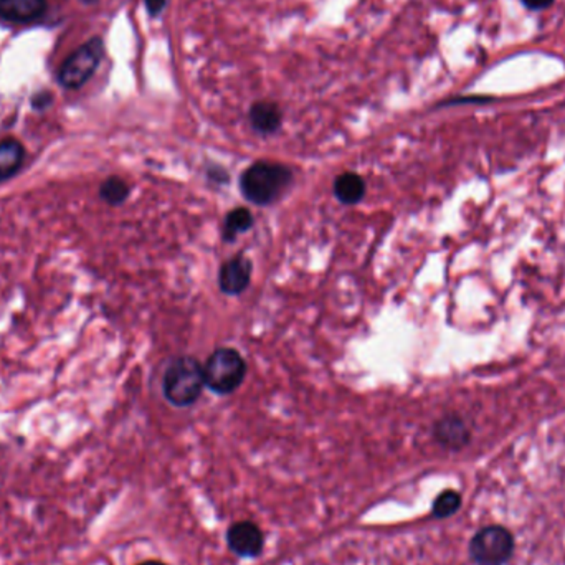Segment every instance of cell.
Wrapping results in <instances>:
<instances>
[{"label":"cell","instance_id":"6da1fadb","mask_svg":"<svg viewBox=\"0 0 565 565\" xmlns=\"http://www.w3.org/2000/svg\"><path fill=\"white\" fill-rule=\"evenodd\" d=\"M293 174L286 165L277 163H255L240 179V188L247 201L256 205H270L281 197Z\"/></svg>","mask_w":565,"mask_h":565},{"label":"cell","instance_id":"7a4b0ae2","mask_svg":"<svg viewBox=\"0 0 565 565\" xmlns=\"http://www.w3.org/2000/svg\"><path fill=\"white\" fill-rule=\"evenodd\" d=\"M205 386L203 367L192 357H180L164 374V397L176 407L197 402Z\"/></svg>","mask_w":565,"mask_h":565},{"label":"cell","instance_id":"3957f363","mask_svg":"<svg viewBox=\"0 0 565 565\" xmlns=\"http://www.w3.org/2000/svg\"><path fill=\"white\" fill-rule=\"evenodd\" d=\"M245 374L247 363L239 352L228 347L217 349L203 367L205 386L220 395H226L239 389Z\"/></svg>","mask_w":565,"mask_h":565},{"label":"cell","instance_id":"277c9868","mask_svg":"<svg viewBox=\"0 0 565 565\" xmlns=\"http://www.w3.org/2000/svg\"><path fill=\"white\" fill-rule=\"evenodd\" d=\"M515 551L513 534L501 526H488L470 542V555L477 565L506 564Z\"/></svg>","mask_w":565,"mask_h":565},{"label":"cell","instance_id":"5b68a950","mask_svg":"<svg viewBox=\"0 0 565 565\" xmlns=\"http://www.w3.org/2000/svg\"><path fill=\"white\" fill-rule=\"evenodd\" d=\"M103 55H104L103 40L98 37L91 38L65 60L58 76L60 83L65 88L70 89L83 87L96 72Z\"/></svg>","mask_w":565,"mask_h":565},{"label":"cell","instance_id":"8992f818","mask_svg":"<svg viewBox=\"0 0 565 565\" xmlns=\"http://www.w3.org/2000/svg\"><path fill=\"white\" fill-rule=\"evenodd\" d=\"M228 549L239 557H256L264 547V536L262 529L251 521H240L232 524L226 531Z\"/></svg>","mask_w":565,"mask_h":565},{"label":"cell","instance_id":"52a82bcc","mask_svg":"<svg viewBox=\"0 0 565 565\" xmlns=\"http://www.w3.org/2000/svg\"><path fill=\"white\" fill-rule=\"evenodd\" d=\"M251 279V263L248 258L245 256H237L233 260H228L222 268H220V275H218V285L220 289L230 294V296H237L240 293H243L248 288Z\"/></svg>","mask_w":565,"mask_h":565},{"label":"cell","instance_id":"ba28073f","mask_svg":"<svg viewBox=\"0 0 565 565\" xmlns=\"http://www.w3.org/2000/svg\"><path fill=\"white\" fill-rule=\"evenodd\" d=\"M45 11L47 0H0V17L15 24L34 22Z\"/></svg>","mask_w":565,"mask_h":565},{"label":"cell","instance_id":"9c48e42d","mask_svg":"<svg viewBox=\"0 0 565 565\" xmlns=\"http://www.w3.org/2000/svg\"><path fill=\"white\" fill-rule=\"evenodd\" d=\"M250 121L258 133L271 134L281 126V111L275 103L260 101L251 106Z\"/></svg>","mask_w":565,"mask_h":565},{"label":"cell","instance_id":"30bf717a","mask_svg":"<svg viewBox=\"0 0 565 565\" xmlns=\"http://www.w3.org/2000/svg\"><path fill=\"white\" fill-rule=\"evenodd\" d=\"M435 437L441 445L448 448H462L468 443L470 433L463 420H460L458 416H447L437 424Z\"/></svg>","mask_w":565,"mask_h":565},{"label":"cell","instance_id":"8fae6325","mask_svg":"<svg viewBox=\"0 0 565 565\" xmlns=\"http://www.w3.org/2000/svg\"><path fill=\"white\" fill-rule=\"evenodd\" d=\"M24 146L15 139H5L0 142V182L17 174L24 163Z\"/></svg>","mask_w":565,"mask_h":565},{"label":"cell","instance_id":"7c38bea8","mask_svg":"<svg viewBox=\"0 0 565 565\" xmlns=\"http://www.w3.org/2000/svg\"><path fill=\"white\" fill-rule=\"evenodd\" d=\"M365 194V182L363 177L354 172L340 174L334 182V195L346 205H354L363 201Z\"/></svg>","mask_w":565,"mask_h":565},{"label":"cell","instance_id":"4fadbf2b","mask_svg":"<svg viewBox=\"0 0 565 565\" xmlns=\"http://www.w3.org/2000/svg\"><path fill=\"white\" fill-rule=\"evenodd\" d=\"M253 225V217L248 209H235L226 215L225 225H224V235L225 240L237 239V235L247 232Z\"/></svg>","mask_w":565,"mask_h":565},{"label":"cell","instance_id":"5bb4252c","mask_svg":"<svg viewBox=\"0 0 565 565\" xmlns=\"http://www.w3.org/2000/svg\"><path fill=\"white\" fill-rule=\"evenodd\" d=\"M462 506V496L456 491H445L433 502L431 513L439 519H445L454 515Z\"/></svg>","mask_w":565,"mask_h":565},{"label":"cell","instance_id":"9a60e30c","mask_svg":"<svg viewBox=\"0 0 565 565\" xmlns=\"http://www.w3.org/2000/svg\"><path fill=\"white\" fill-rule=\"evenodd\" d=\"M129 187L123 179L119 177H110L103 186H101V197L111 205H119L127 199Z\"/></svg>","mask_w":565,"mask_h":565},{"label":"cell","instance_id":"2e32d148","mask_svg":"<svg viewBox=\"0 0 565 565\" xmlns=\"http://www.w3.org/2000/svg\"><path fill=\"white\" fill-rule=\"evenodd\" d=\"M523 2L531 11H544L554 4V0H523Z\"/></svg>","mask_w":565,"mask_h":565},{"label":"cell","instance_id":"e0dca14e","mask_svg":"<svg viewBox=\"0 0 565 565\" xmlns=\"http://www.w3.org/2000/svg\"><path fill=\"white\" fill-rule=\"evenodd\" d=\"M146 2V7H148V12L151 13L152 17L159 15L163 12L164 7H165V0H144Z\"/></svg>","mask_w":565,"mask_h":565},{"label":"cell","instance_id":"ac0fdd59","mask_svg":"<svg viewBox=\"0 0 565 565\" xmlns=\"http://www.w3.org/2000/svg\"><path fill=\"white\" fill-rule=\"evenodd\" d=\"M139 565H167L161 562V561H148V562H142V564Z\"/></svg>","mask_w":565,"mask_h":565}]
</instances>
